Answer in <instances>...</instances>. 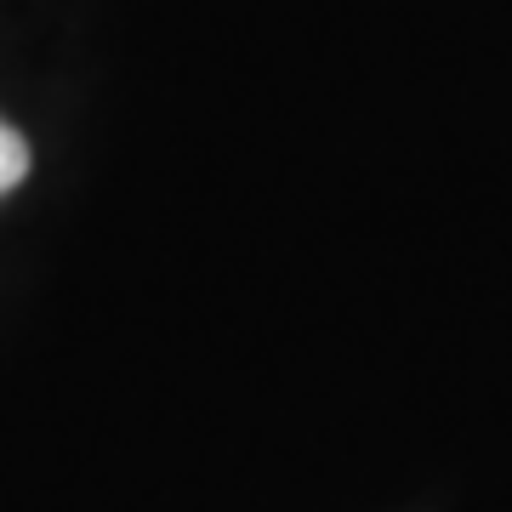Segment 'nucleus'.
<instances>
[{
	"label": "nucleus",
	"instance_id": "f257e3e1",
	"mask_svg": "<svg viewBox=\"0 0 512 512\" xmlns=\"http://www.w3.org/2000/svg\"><path fill=\"white\" fill-rule=\"evenodd\" d=\"M23 177H29V143L0 120V194H12Z\"/></svg>",
	"mask_w": 512,
	"mask_h": 512
}]
</instances>
